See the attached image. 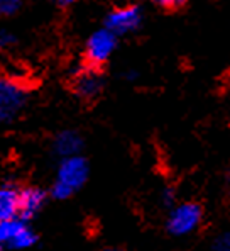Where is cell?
I'll list each match as a JSON object with an SVG mask.
<instances>
[{
  "instance_id": "cell-5",
  "label": "cell",
  "mask_w": 230,
  "mask_h": 251,
  "mask_svg": "<svg viewBox=\"0 0 230 251\" xmlns=\"http://www.w3.org/2000/svg\"><path fill=\"white\" fill-rule=\"evenodd\" d=\"M115 46H117V36L109 29H100L93 32L85 48V65L102 68L103 63L110 58Z\"/></svg>"
},
{
  "instance_id": "cell-6",
  "label": "cell",
  "mask_w": 230,
  "mask_h": 251,
  "mask_svg": "<svg viewBox=\"0 0 230 251\" xmlns=\"http://www.w3.org/2000/svg\"><path fill=\"white\" fill-rule=\"evenodd\" d=\"M103 76L102 68L83 65L73 76V92L83 100H93L102 94Z\"/></svg>"
},
{
  "instance_id": "cell-1",
  "label": "cell",
  "mask_w": 230,
  "mask_h": 251,
  "mask_svg": "<svg viewBox=\"0 0 230 251\" xmlns=\"http://www.w3.org/2000/svg\"><path fill=\"white\" fill-rule=\"evenodd\" d=\"M88 163L83 156L63 158L56 170V176L51 185V195L58 201H66L71 195H75L81 187L85 185L88 178Z\"/></svg>"
},
{
  "instance_id": "cell-4",
  "label": "cell",
  "mask_w": 230,
  "mask_h": 251,
  "mask_svg": "<svg viewBox=\"0 0 230 251\" xmlns=\"http://www.w3.org/2000/svg\"><path fill=\"white\" fill-rule=\"evenodd\" d=\"M38 241L34 229L22 217L0 223V245L3 250H27Z\"/></svg>"
},
{
  "instance_id": "cell-11",
  "label": "cell",
  "mask_w": 230,
  "mask_h": 251,
  "mask_svg": "<svg viewBox=\"0 0 230 251\" xmlns=\"http://www.w3.org/2000/svg\"><path fill=\"white\" fill-rule=\"evenodd\" d=\"M210 251H230V231H224L213 239Z\"/></svg>"
},
{
  "instance_id": "cell-2",
  "label": "cell",
  "mask_w": 230,
  "mask_h": 251,
  "mask_svg": "<svg viewBox=\"0 0 230 251\" xmlns=\"http://www.w3.org/2000/svg\"><path fill=\"white\" fill-rule=\"evenodd\" d=\"M203 223V209L196 202H181L169 209L166 229L176 238L193 234Z\"/></svg>"
},
{
  "instance_id": "cell-10",
  "label": "cell",
  "mask_w": 230,
  "mask_h": 251,
  "mask_svg": "<svg viewBox=\"0 0 230 251\" xmlns=\"http://www.w3.org/2000/svg\"><path fill=\"white\" fill-rule=\"evenodd\" d=\"M81 148H83V138L76 131H69V129L61 131L53 139V151L61 160L80 154Z\"/></svg>"
},
{
  "instance_id": "cell-16",
  "label": "cell",
  "mask_w": 230,
  "mask_h": 251,
  "mask_svg": "<svg viewBox=\"0 0 230 251\" xmlns=\"http://www.w3.org/2000/svg\"><path fill=\"white\" fill-rule=\"evenodd\" d=\"M54 3H58L59 7H69L73 5V3H76L78 0H53Z\"/></svg>"
},
{
  "instance_id": "cell-13",
  "label": "cell",
  "mask_w": 230,
  "mask_h": 251,
  "mask_svg": "<svg viewBox=\"0 0 230 251\" xmlns=\"http://www.w3.org/2000/svg\"><path fill=\"white\" fill-rule=\"evenodd\" d=\"M151 2L158 3L161 5L162 9H168V10H176V9H181L188 0H151Z\"/></svg>"
},
{
  "instance_id": "cell-12",
  "label": "cell",
  "mask_w": 230,
  "mask_h": 251,
  "mask_svg": "<svg viewBox=\"0 0 230 251\" xmlns=\"http://www.w3.org/2000/svg\"><path fill=\"white\" fill-rule=\"evenodd\" d=\"M22 0H0V16H12L21 9Z\"/></svg>"
},
{
  "instance_id": "cell-7",
  "label": "cell",
  "mask_w": 230,
  "mask_h": 251,
  "mask_svg": "<svg viewBox=\"0 0 230 251\" xmlns=\"http://www.w3.org/2000/svg\"><path fill=\"white\" fill-rule=\"evenodd\" d=\"M140 24V10L137 5H124L114 9L105 19V29L115 36L127 34Z\"/></svg>"
},
{
  "instance_id": "cell-9",
  "label": "cell",
  "mask_w": 230,
  "mask_h": 251,
  "mask_svg": "<svg viewBox=\"0 0 230 251\" xmlns=\"http://www.w3.org/2000/svg\"><path fill=\"white\" fill-rule=\"evenodd\" d=\"M21 188L10 182L0 183V223L19 217Z\"/></svg>"
},
{
  "instance_id": "cell-14",
  "label": "cell",
  "mask_w": 230,
  "mask_h": 251,
  "mask_svg": "<svg viewBox=\"0 0 230 251\" xmlns=\"http://www.w3.org/2000/svg\"><path fill=\"white\" fill-rule=\"evenodd\" d=\"M174 197H176V195H174L173 188H164V190L161 192V202L168 209H171L173 205H174Z\"/></svg>"
},
{
  "instance_id": "cell-8",
  "label": "cell",
  "mask_w": 230,
  "mask_h": 251,
  "mask_svg": "<svg viewBox=\"0 0 230 251\" xmlns=\"http://www.w3.org/2000/svg\"><path fill=\"white\" fill-rule=\"evenodd\" d=\"M46 192L39 187H24L21 188L19 197V217L29 221L36 217L46 204Z\"/></svg>"
},
{
  "instance_id": "cell-18",
  "label": "cell",
  "mask_w": 230,
  "mask_h": 251,
  "mask_svg": "<svg viewBox=\"0 0 230 251\" xmlns=\"http://www.w3.org/2000/svg\"><path fill=\"white\" fill-rule=\"evenodd\" d=\"M100 251H124V250H120V248H103Z\"/></svg>"
},
{
  "instance_id": "cell-3",
  "label": "cell",
  "mask_w": 230,
  "mask_h": 251,
  "mask_svg": "<svg viewBox=\"0 0 230 251\" xmlns=\"http://www.w3.org/2000/svg\"><path fill=\"white\" fill-rule=\"evenodd\" d=\"M27 102V88L16 78L0 76V123L16 119Z\"/></svg>"
},
{
  "instance_id": "cell-15",
  "label": "cell",
  "mask_w": 230,
  "mask_h": 251,
  "mask_svg": "<svg viewBox=\"0 0 230 251\" xmlns=\"http://www.w3.org/2000/svg\"><path fill=\"white\" fill-rule=\"evenodd\" d=\"M14 41H16V38H14L12 34H9V32H5V31H0V50L10 46Z\"/></svg>"
},
{
  "instance_id": "cell-17",
  "label": "cell",
  "mask_w": 230,
  "mask_h": 251,
  "mask_svg": "<svg viewBox=\"0 0 230 251\" xmlns=\"http://www.w3.org/2000/svg\"><path fill=\"white\" fill-rule=\"evenodd\" d=\"M225 192H227V197L230 199V168L225 173Z\"/></svg>"
},
{
  "instance_id": "cell-19",
  "label": "cell",
  "mask_w": 230,
  "mask_h": 251,
  "mask_svg": "<svg viewBox=\"0 0 230 251\" xmlns=\"http://www.w3.org/2000/svg\"><path fill=\"white\" fill-rule=\"evenodd\" d=\"M0 251H5V250H3V246H2V245H0Z\"/></svg>"
}]
</instances>
